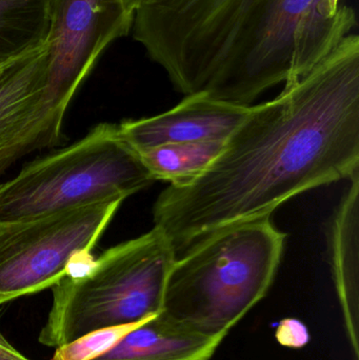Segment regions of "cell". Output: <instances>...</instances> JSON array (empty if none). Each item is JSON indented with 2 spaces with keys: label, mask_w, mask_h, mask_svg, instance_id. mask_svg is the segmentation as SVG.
I'll return each mask as SVG.
<instances>
[{
  "label": "cell",
  "mask_w": 359,
  "mask_h": 360,
  "mask_svg": "<svg viewBox=\"0 0 359 360\" xmlns=\"http://www.w3.org/2000/svg\"><path fill=\"white\" fill-rule=\"evenodd\" d=\"M286 237L270 218L207 235L173 264L162 311L197 333L225 340L267 295Z\"/></svg>",
  "instance_id": "7a4b0ae2"
},
{
  "label": "cell",
  "mask_w": 359,
  "mask_h": 360,
  "mask_svg": "<svg viewBox=\"0 0 359 360\" xmlns=\"http://www.w3.org/2000/svg\"><path fill=\"white\" fill-rule=\"evenodd\" d=\"M0 360H31L19 352L0 332Z\"/></svg>",
  "instance_id": "e0dca14e"
},
{
  "label": "cell",
  "mask_w": 359,
  "mask_h": 360,
  "mask_svg": "<svg viewBox=\"0 0 359 360\" xmlns=\"http://www.w3.org/2000/svg\"><path fill=\"white\" fill-rule=\"evenodd\" d=\"M122 201L0 224V304L52 288L90 256Z\"/></svg>",
  "instance_id": "52a82bcc"
},
{
  "label": "cell",
  "mask_w": 359,
  "mask_h": 360,
  "mask_svg": "<svg viewBox=\"0 0 359 360\" xmlns=\"http://www.w3.org/2000/svg\"><path fill=\"white\" fill-rule=\"evenodd\" d=\"M359 171V37L346 36L305 77L249 108L206 172L169 186L154 226L175 251L233 224L270 218L306 191Z\"/></svg>",
  "instance_id": "6da1fadb"
},
{
  "label": "cell",
  "mask_w": 359,
  "mask_h": 360,
  "mask_svg": "<svg viewBox=\"0 0 359 360\" xmlns=\"http://www.w3.org/2000/svg\"><path fill=\"white\" fill-rule=\"evenodd\" d=\"M124 0H50L48 67L41 99L6 153L8 164L63 141V122L74 95L103 51L132 29Z\"/></svg>",
  "instance_id": "8992f818"
},
{
  "label": "cell",
  "mask_w": 359,
  "mask_h": 360,
  "mask_svg": "<svg viewBox=\"0 0 359 360\" xmlns=\"http://www.w3.org/2000/svg\"><path fill=\"white\" fill-rule=\"evenodd\" d=\"M177 253L162 229L119 243L93 260L86 273L53 285L40 344L63 346L90 332L137 323L162 312Z\"/></svg>",
  "instance_id": "3957f363"
},
{
  "label": "cell",
  "mask_w": 359,
  "mask_h": 360,
  "mask_svg": "<svg viewBox=\"0 0 359 360\" xmlns=\"http://www.w3.org/2000/svg\"><path fill=\"white\" fill-rule=\"evenodd\" d=\"M154 181L117 124H99L80 141L0 184V224L124 201Z\"/></svg>",
  "instance_id": "277c9868"
},
{
  "label": "cell",
  "mask_w": 359,
  "mask_h": 360,
  "mask_svg": "<svg viewBox=\"0 0 359 360\" xmlns=\"http://www.w3.org/2000/svg\"><path fill=\"white\" fill-rule=\"evenodd\" d=\"M48 67L46 41L0 65V156L31 120L46 86Z\"/></svg>",
  "instance_id": "7c38bea8"
},
{
  "label": "cell",
  "mask_w": 359,
  "mask_h": 360,
  "mask_svg": "<svg viewBox=\"0 0 359 360\" xmlns=\"http://www.w3.org/2000/svg\"><path fill=\"white\" fill-rule=\"evenodd\" d=\"M141 1V0H124V4L130 12L134 13Z\"/></svg>",
  "instance_id": "ac0fdd59"
},
{
  "label": "cell",
  "mask_w": 359,
  "mask_h": 360,
  "mask_svg": "<svg viewBox=\"0 0 359 360\" xmlns=\"http://www.w3.org/2000/svg\"><path fill=\"white\" fill-rule=\"evenodd\" d=\"M221 342L189 329L162 311L92 360H210Z\"/></svg>",
  "instance_id": "30bf717a"
},
{
  "label": "cell",
  "mask_w": 359,
  "mask_h": 360,
  "mask_svg": "<svg viewBox=\"0 0 359 360\" xmlns=\"http://www.w3.org/2000/svg\"><path fill=\"white\" fill-rule=\"evenodd\" d=\"M263 0H141L133 36L185 96L204 92Z\"/></svg>",
  "instance_id": "5b68a950"
},
{
  "label": "cell",
  "mask_w": 359,
  "mask_h": 360,
  "mask_svg": "<svg viewBox=\"0 0 359 360\" xmlns=\"http://www.w3.org/2000/svg\"><path fill=\"white\" fill-rule=\"evenodd\" d=\"M226 141L170 143L137 152L153 179L181 186L202 176L218 158Z\"/></svg>",
  "instance_id": "4fadbf2b"
},
{
  "label": "cell",
  "mask_w": 359,
  "mask_h": 360,
  "mask_svg": "<svg viewBox=\"0 0 359 360\" xmlns=\"http://www.w3.org/2000/svg\"><path fill=\"white\" fill-rule=\"evenodd\" d=\"M313 0H263L242 39L204 93L250 107L290 78L295 37Z\"/></svg>",
  "instance_id": "ba28073f"
},
{
  "label": "cell",
  "mask_w": 359,
  "mask_h": 360,
  "mask_svg": "<svg viewBox=\"0 0 359 360\" xmlns=\"http://www.w3.org/2000/svg\"><path fill=\"white\" fill-rule=\"evenodd\" d=\"M344 195L331 231L333 276L353 360H359V171Z\"/></svg>",
  "instance_id": "8fae6325"
},
{
  "label": "cell",
  "mask_w": 359,
  "mask_h": 360,
  "mask_svg": "<svg viewBox=\"0 0 359 360\" xmlns=\"http://www.w3.org/2000/svg\"><path fill=\"white\" fill-rule=\"evenodd\" d=\"M249 108L196 93L164 113L124 120L117 124L118 133L136 152L170 143L227 141L248 115Z\"/></svg>",
  "instance_id": "9c48e42d"
},
{
  "label": "cell",
  "mask_w": 359,
  "mask_h": 360,
  "mask_svg": "<svg viewBox=\"0 0 359 360\" xmlns=\"http://www.w3.org/2000/svg\"><path fill=\"white\" fill-rule=\"evenodd\" d=\"M154 316V315H153ZM129 325L116 326L90 332L77 340H72L63 346L57 347L51 360H92L105 354L113 348L124 336L141 323L151 319Z\"/></svg>",
  "instance_id": "9a60e30c"
},
{
  "label": "cell",
  "mask_w": 359,
  "mask_h": 360,
  "mask_svg": "<svg viewBox=\"0 0 359 360\" xmlns=\"http://www.w3.org/2000/svg\"><path fill=\"white\" fill-rule=\"evenodd\" d=\"M50 30V0H0V65L42 46Z\"/></svg>",
  "instance_id": "5bb4252c"
},
{
  "label": "cell",
  "mask_w": 359,
  "mask_h": 360,
  "mask_svg": "<svg viewBox=\"0 0 359 360\" xmlns=\"http://www.w3.org/2000/svg\"><path fill=\"white\" fill-rule=\"evenodd\" d=\"M275 338L282 346L301 349L310 342L309 329L297 319H285L276 327Z\"/></svg>",
  "instance_id": "2e32d148"
}]
</instances>
